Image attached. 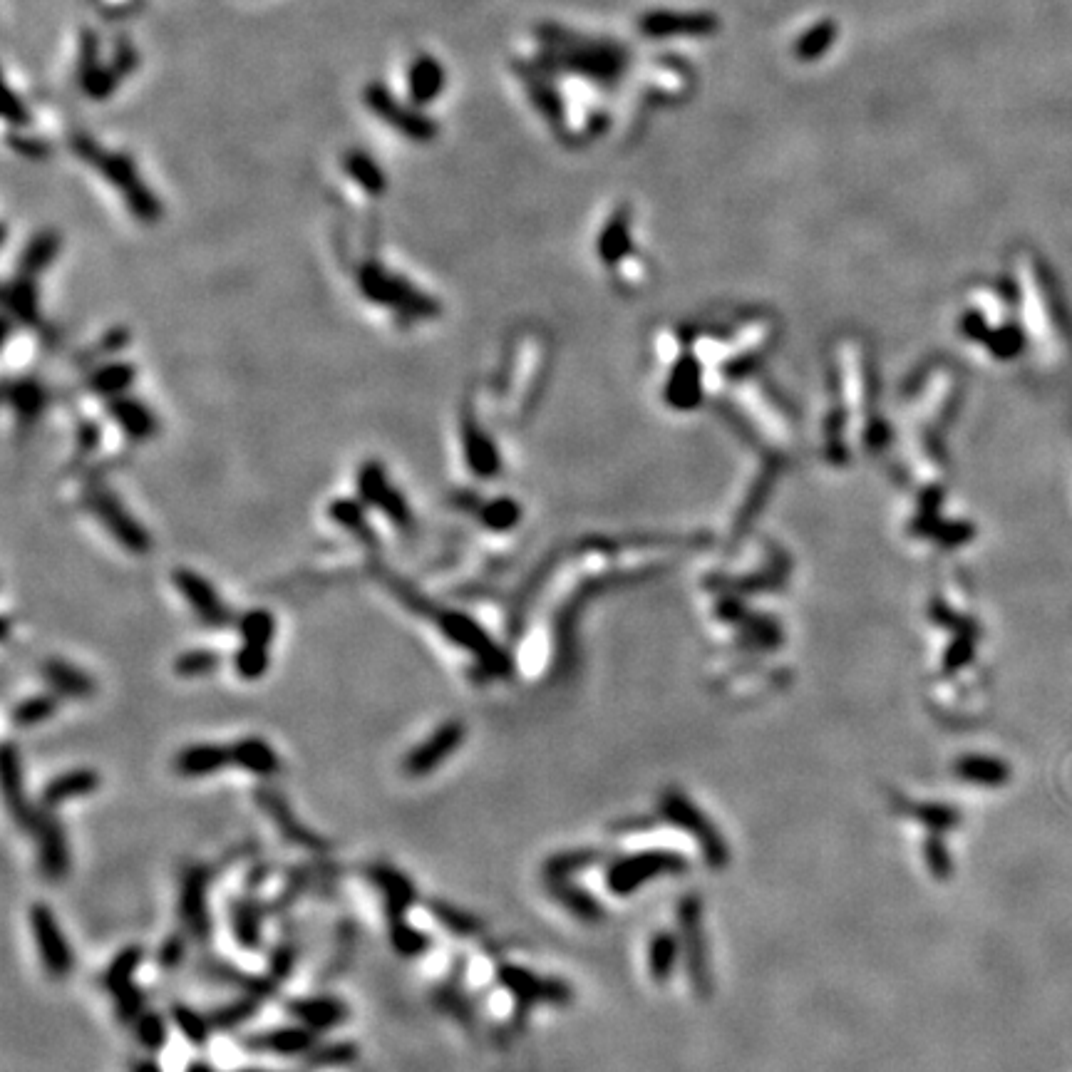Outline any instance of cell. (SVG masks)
<instances>
[{
  "label": "cell",
  "instance_id": "obj_36",
  "mask_svg": "<svg viewBox=\"0 0 1072 1072\" xmlns=\"http://www.w3.org/2000/svg\"><path fill=\"white\" fill-rule=\"evenodd\" d=\"M144 961V948L142 946H127L117 953L110 961V966L102 973V988L107 993H117L125 986L134 983V973L142 966Z\"/></svg>",
  "mask_w": 1072,
  "mask_h": 1072
},
{
  "label": "cell",
  "instance_id": "obj_17",
  "mask_svg": "<svg viewBox=\"0 0 1072 1072\" xmlns=\"http://www.w3.org/2000/svg\"><path fill=\"white\" fill-rule=\"evenodd\" d=\"M460 435H462V452H465V462H467L469 472L477 474L479 479L497 477L499 469H502L499 450L492 442V437L482 430V425H479L477 417H474L472 412H465V415H462Z\"/></svg>",
  "mask_w": 1072,
  "mask_h": 1072
},
{
  "label": "cell",
  "instance_id": "obj_30",
  "mask_svg": "<svg viewBox=\"0 0 1072 1072\" xmlns=\"http://www.w3.org/2000/svg\"><path fill=\"white\" fill-rule=\"evenodd\" d=\"M63 251V236L55 229H43L28 239L18 256V273L28 278H38L40 273L48 271L58 261Z\"/></svg>",
  "mask_w": 1072,
  "mask_h": 1072
},
{
  "label": "cell",
  "instance_id": "obj_18",
  "mask_svg": "<svg viewBox=\"0 0 1072 1072\" xmlns=\"http://www.w3.org/2000/svg\"><path fill=\"white\" fill-rule=\"evenodd\" d=\"M368 879L383 894L388 921L405 919L407 911L417 904V886L400 869L388 867V864H375V867L368 869Z\"/></svg>",
  "mask_w": 1072,
  "mask_h": 1072
},
{
  "label": "cell",
  "instance_id": "obj_15",
  "mask_svg": "<svg viewBox=\"0 0 1072 1072\" xmlns=\"http://www.w3.org/2000/svg\"><path fill=\"white\" fill-rule=\"evenodd\" d=\"M33 837L38 842V864L45 879L63 881L70 871V847L63 832V824L45 809L43 817L33 827Z\"/></svg>",
  "mask_w": 1072,
  "mask_h": 1072
},
{
  "label": "cell",
  "instance_id": "obj_29",
  "mask_svg": "<svg viewBox=\"0 0 1072 1072\" xmlns=\"http://www.w3.org/2000/svg\"><path fill=\"white\" fill-rule=\"evenodd\" d=\"M3 308L5 316L13 318L15 323H23L28 328L40 326V298L35 278L23 276V273L10 278L3 288Z\"/></svg>",
  "mask_w": 1072,
  "mask_h": 1072
},
{
  "label": "cell",
  "instance_id": "obj_44",
  "mask_svg": "<svg viewBox=\"0 0 1072 1072\" xmlns=\"http://www.w3.org/2000/svg\"><path fill=\"white\" fill-rule=\"evenodd\" d=\"M268 648L271 646H261V643H241V648L234 653V658H231V666H234L236 675H239L241 680L264 678L268 666H271Z\"/></svg>",
  "mask_w": 1072,
  "mask_h": 1072
},
{
  "label": "cell",
  "instance_id": "obj_38",
  "mask_svg": "<svg viewBox=\"0 0 1072 1072\" xmlns=\"http://www.w3.org/2000/svg\"><path fill=\"white\" fill-rule=\"evenodd\" d=\"M958 775L968 782H976V785L998 787L1008 782L1010 770L1003 760H996V757H963L958 762Z\"/></svg>",
  "mask_w": 1072,
  "mask_h": 1072
},
{
  "label": "cell",
  "instance_id": "obj_39",
  "mask_svg": "<svg viewBox=\"0 0 1072 1072\" xmlns=\"http://www.w3.org/2000/svg\"><path fill=\"white\" fill-rule=\"evenodd\" d=\"M427 909H430L432 919H435L442 929L450 931L452 936L469 938V936H477L479 931H482L479 919H474V916L467 914V911L457 909V906L447 904V901L432 899V901H427Z\"/></svg>",
  "mask_w": 1072,
  "mask_h": 1072
},
{
  "label": "cell",
  "instance_id": "obj_6",
  "mask_svg": "<svg viewBox=\"0 0 1072 1072\" xmlns=\"http://www.w3.org/2000/svg\"><path fill=\"white\" fill-rule=\"evenodd\" d=\"M363 102L380 122L415 144H430L440 134V125L422 107L400 102L383 82H370L363 90Z\"/></svg>",
  "mask_w": 1072,
  "mask_h": 1072
},
{
  "label": "cell",
  "instance_id": "obj_14",
  "mask_svg": "<svg viewBox=\"0 0 1072 1072\" xmlns=\"http://www.w3.org/2000/svg\"><path fill=\"white\" fill-rule=\"evenodd\" d=\"M244 1048L251 1053H271L281 1055V1058H306L313 1048L318 1045V1033L316 1030L306 1028V1025H286V1028H271L264 1033L246 1035Z\"/></svg>",
  "mask_w": 1072,
  "mask_h": 1072
},
{
  "label": "cell",
  "instance_id": "obj_40",
  "mask_svg": "<svg viewBox=\"0 0 1072 1072\" xmlns=\"http://www.w3.org/2000/svg\"><path fill=\"white\" fill-rule=\"evenodd\" d=\"M264 1001L266 998L259 996V993H246V996H241L239 1001L226 1003V1005H221V1008H216L214 1013L209 1015V1020L216 1030H236L239 1025L249 1023V1020L259 1013L261 1003Z\"/></svg>",
  "mask_w": 1072,
  "mask_h": 1072
},
{
  "label": "cell",
  "instance_id": "obj_47",
  "mask_svg": "<svg viewBox=\"0 0 1072 1072\" xmlns=\"http://www.w3.org/2000/svg\"><path fill=\"white\" fill-rule=\"evenodd\" d=\"M834 40H837V23L824 20V23H817L814 28H809L807 33L802 35L800 43H797V48H795V55L800 60H804V63L817 60L819 55H824L829 48H832Z\"/></svg>",
  "mask_w": 1072,
  "mask_h": 1072
},
{
  "label": "cell",
  "instance_id": "obj_60",
  "mask_svg": "<svg viewBox=\"0 0 1072 1072\" xmlns=\"http://www.w3.org/2000/svg\"><path fill=\"white\" fill-rule=\"evenodd\" d=\"M241 1072H264V1070H241Z\"/></svg>",
  "mask_w": 1072,
  "mask_h": 1072
},
{
  "label": "cell",
  "instance_id": "obj_32",
  "mask_svg": "<svg viewBox=\"0 0 1072 1072\" xmlns=\"http://www.w3.org/2000/svg\"><path fill=\"white\" fill-rule=\"evenodd\" d=\"M134 380H137L134 363H127V360H110V363L92 370L90 378H87V388H90V393H95L97 398L112 400L117 398V395H125L134 385Z\"/></svg>",
  "mask_w": 1072,
  "mask_h": 1072
},
{
  "label": "cell",
  "instance_id": "obj_46",
  "mask_svg": "<svg viewBox=\"0 0 1072 1072\" xmlns=\"http://www.w3.org/2000/svg\"><path fill=\"white\" fill-rule=\"evenodd\" d=\"M134 1035H137V1043L142 1045L149 1053H157L167 1045L169 1040V1023L162 1013H154V1010H144L142 1015L134 1023Z\"/></svg>",
  "mask_w": 1072,
  "mask_h": 1072
},
{
  "label": "cell",
  "instance_id": "obj_51",
  "mask_svg": "<svg viewBox=\"0 0 1072 1072\" xmlns=\"http://www.w3.org/2000/svg\"><path fill=\"white\" fill-rule=\"evenodd\" d=\"M112 998H115L117 1018H120L122 1023H130V1025L137 1023L139 1015L144 1013V991H142V988L130 983V986H125L122 991L112 993Z\"/></svg>",
  "mask_w": 1072,
  "mask_h": 1072
},
{
  "label": "cell",
  "instance_id": "obj_58",
  "mask_svg": "<svg viewBox=\"0 0 1072 1072\" xmlns=\"http://www.w3.org/2000/svg\"><path fill=\"white\" fill-rule=\"evenodd\" d=\"M187 1072H216L214 1068H211L206 1060H192V1063L187 1065Z\"/></svg>",
  "mask_w": 1072,
  "mask_h": 1072
},
{
  "label": "cell",
  "instance_id": "obj_24",
  "mask_svg": "<svg viewBox=\"0 0 1072 1072\" xmlns=\"http://www.w3.org/2000/svg\"><path fill=\"white\" fill-rule=\"evenodd\" d=\"M102 777L97 775L90 767H77V770H67L63 775L53 777L48 785L43 787V795H40V807L55 812L63 804L80 800V797L92 795L95 790H100Z\"/></svg>",
  "mask_w": 1072,
  "mask_h": 1072
},
{
  "label": "cell",
  "instance_id": "obj_3",
  "mask_svg": "<svg viewBox=\"0 0 1072 1072\" xmlns=\"http://www.w3.org/2000/svg\"><path fill=\"white\" fill-rule=\"evenodd\" d=\"M355 283L370 303L388 308L407 321H435L442 313L435 296L417 288L400 273L385 268L380 261H363L355 271Z\"/></svg>",
  "mask_w": 1072,
  "mask_h": 1072
},
{
  "label": "cell",
  "instance_id": "obj_19",
  "mask_svg": "<svg viewBox=\"0 0 1072 1072\" xmlns=\"http://www.w3.org/2000/svg\"><path fill=\"white\" fill-rule=\"evenodd\" d=\"M107 415L132 442H149L159 432V420L152 407L134 395H117L107 400Z\"/></svg>",
  "mask_w": 1072,
  "mask_h": 1072
},
{
  "label": "cell",
  "instance_id": "obj_26",
  "mask_svg": "<svg viewBox=\"0 0 1072 1072\" xmlns=\"http://www.w3.org/2000/svg\"><path fill=\"white\" fill-rule=\"evenodd\" d=\"M40 675L48 683V688L53 690L58 698H72V700H87L95 695V680L90 678V673L82 668H77L75 663L65 661V658H48L40 666Z\"/></svg>",
  "mask_w": 1072,
  "mask_h": 1072
},
{
  "label": "cell",
  "instance_id": "obj_54",
  "mask_svg": "<svg viewBox=\"0 0 1072 1072\" xmlns=\"http://www.w3.org/2000/svg\"><path fill=\"white\" fill-rule=\"evenodd\" d=\"M184 956H187V941H184L182 934H174V936H169L162 946H159L157 963L164 968V971H174V968L182 966Z\"/></svg>",
  "mask_w": 1072,
  "mask_h": 1072
},
{
  "label": "cell",
  "instance_id": "obj_23",
  "mask_svg": "<svg viewBox=\"0 0 1072 1072\" xmlns=\"http://www.w3.org/2000/svg\"><path fill=\"white\" fill-rule=\"evenodd\" d=\"M447 87V70L435 55L420 53L415 55L410 67H407V97L412 105L425 107L435 102Z\"/></svg>",
  "mask_w": 1072,
  "mask_h": 1072
},
{
  "label": "cell",
  "instance_id": "obj_49",
  "mask_svg": "<svg viewBox=\"0 0 1072 1072\" xmlns=\"http://www.w3.org/2000/svg\"><path fill=\"white\" fill-rule=\"evenodd\" d=\"M306 1060L311 1068H335V1065H350L353 1060H358V1048H355L353 1043H345V1040H340V1043L316 1045V1048L306 1055Z\"/></svg>",
  "mask_w": 1072,
  "mask_h": 1072
},
{
  "label": "cell",
  "instance_id": "obj_59",
  "mask_svg": "<svg viewBox=\"0 0 1072 1072\" xmlns=\"http://www.w3.org/2000/svg\"><path fill=\"white\" fill-rule=\"evenodd\" d=\"M134 1072H162L159 1070L157 1063H152V1060H144V1063H139L137 1068H134Z\"/></svg>",
  "mask_w": 1072,
  "mask_h": 1072
},
{
  "label": "cell",
  "instance_id": "obj_5",
  "mask_svg": "<svg viewBox=\"0 0 1072 1072\" xmlns=\"http://www.w3.org/2000/svg\"><path fill=\"white\" fill-rule=\"evenodd\" d=\"M85 507L122 549L137 556L147 554L152 549V534L144 529L142 522L132 517L130 509L105 484H92V487L85 489Z\"/></svg>",
  "mask_w": 1072,
  "mask_h": 1072
},
{
  "label": "cell",
  "instance_id": "obj_12",
  "mask_svg": "<svg viewBox=\"0 0 1072 1072\" xmlns=\"http://www.w3.org/2000/svg\"><path fill=\"white\" fill-rule=\"evenodd\" d=\"M0 772H3V795H5V804H8L10 814H13V819L20 824V827L33 832V827L38 824V819L43 817L45 809L35 807V804L28 800V795H25L23 760H20L13 742H5L3 745V755H0Z\"/></svg>",
  "mask_w": 1072,
  "mask_h": 1072
},
{
  "label": "cell",
  "instance_id": "obj_22",
  "mask_svg": "<svg viewBox=\"0 0 1072 1072\" xmlns=\"http://www.w3.org/2000/svg\"><path fill=\"white\" fill-rule=\"evenodd\" d=\"M514 70L522 77L536 110L544 115V120L549 122L554 130L556 127L561 130V127H564V102H561V95L554 82H551L549 72L541 70L536 63H514Z\"/></svg>",
  "mask_w": 1072,
  "mask_h": 1072
},
{
  "label": "cell",
  "instance_id": "obj_43",
  "mask_svg": "<svg viewBox=\"0 0 1072 1072\" xmlns=\"http://www.w3.org/2000/svg\"><path fill=\"white\" fill-rule=\"evenodd\" d=\"M236 626H239V633L244 641L249 643H261V646H271L273 638H276V631H278V623H276V616H273L268 608H249V611H244L239 616V621H236Z\"/></svg>",
  "mask_w": 1072,
  "mask_h": 1072
},
{
  "label": "cell",
  "instance_id": "obj_31",
  "mask_svg": "<svg viewBox=\"0 0 1072 1072\" xmlns=\"http://www.w3.org/2000/svg\"><path fill=\"white\" fill-rule=\"evenodd\" d=\"M231 755H234V765L241 770L251 772L254 777H268L278 775L281 772V757L273 750L264 737H241L231 745Z\"/></svg>",
  "mask_w": 1072,
  "mask_h": 1072
},
{
  "label": "cell",
  "instance_id": "obj_2",
  "mask_svg": "<svg viewBox=\"0 0 1072 1072\" xmlns=\"http://www.w3.org/2000/svg\"><path fill=\"white\" fill-rule=\"evenodd\" d=\"M70 147L77 159L90 164L97 174H102L112 189L122 194L127 211L134 216V221L144 226H154L162 221L164 206L157 194L144 184L137 164L127 152H112V149L100 147L90 134H75L70 139Z\"/></svg>",
  "mask_w": 1072,
  "mask_h": 1072
},
{
  "label": "cell",
  "instance_id": "obj_56",
  "mask_svg": "<svg viewBox=\"0 0 1072 1072\" xmlns=\"http://www.w3.org/2000/svg\"><path fill=\"white\" fill-rule=\"evenodd\" d=\"M293 966H296V948L293 946H278L276 951L271 953V961H268V973H271V978L276 983L286 981L288 976H291Z\"/></svg>",
  "mask_w": 1072,
  "mask_h": 1072
},
{
  "label": "cell",
  "instance_id": "obj_27",
  "mask_svg": "<svg viewBox=\"0 0 1072 1072\" xmlns=\"http://www.w3.org/2000/svg\"><path fill=\"white\" fill-rule=\"evenodd\" d=\"M328 519H331L335 527H340L343 532L353 536V539H358L360 544L368 546V549H378L380 546L378 532H375L368 519V504L360 497L333 499V502L328 504Z\"/></svg>",
  "mask_w": 1072,
  "mask_h": 1072
},
{
  "label": "cell",
  "instance_id": "obj_7",
  "mask_svg": "<svg viewBox=\"0 0 1072 1072\" xmlns=\"http://www.w3.org/2000/svg\"><path fill=\"white\" fill-rule=\"evenodd\" d=\"M355 489H358V497L363 499L368 507L378 509L395 529L410 532V529L415 527V514H412L410 502H407L405 494L390 482V474L383 462L365 460L363 465L358 467V474H355Z\"/></svg>",
  "mask_w": 1072,
  "mask_h": 1072
},
{
  "label": "cell",
  "instance_id": "obj_28",
  "mask_svg": "<svg viewBox=\"0 0 1072 1072\" xmlns=\"http://www.w3.org/2000/svg\"><path fill=\"white\" fill-rule=\"evenodd\" d=\"M137 65H139V55H137V50H134V45L127 38H120L117 40L115 55H112V63L102 65V70L97 72V75L92 77L82 90H85L90 97H95V100H105V97H110L112 92L122 85V80H125V77L130 75Z\"/></svg>",
  "mask_w": 1072,
  "mask_h": 1072
},
{
  "label": "cell",
  "instance_id": "obj_10",
  "mask_svg": "<svg viewBox=\"0 0 1072 1072\" xmlns=\"http://www.w3.org/2000/svg\"><path fill=\"white\" fill-rule=\"evenodd\" d=\"M209 881L211 869L204 864H194L182 874L179 884V914L189 936L206 943L214 934V921L209 914Z\"/></svg>",
  "mask_w": 1072,
  "mask_h": 1072
},
{
  "label": "cell",
  "instance_id": "obj_13",
  "mask_svg": "<svg viewBox=\"0 0 1072 1072\" xmlns=\"http://www.w3.org/2000/svg\"><path fill=\"white\" fill-rule=\"evenodd\" d=\"M256 804L264 809V812L268 814V819L276 824L278 832H281L288 842L298 844V847L308 849V852H318V854L328 852L331 844L293 817L291 807H288V802L283 800L281 792L271 790V787H259V790H256Z\"/></svg>",
  "mask_w": 1072,
  "mask_h": 1072
},
{
  "label": "cell",
  "instance_id": "obj_50",
  "mask_svg": "<svg viewBox=\"0 0 1072 1072\" xmlns=\"http://www.w3.org/2000/svg\"><path fill=\"white\" fill-rule=\"evenodd\" d=\"M100 70V38H97L90 28H85L80 33V58H77V77H80L82 87Z\"/></svg>",
  "mask_w": 1072,
  "mask_h": 1072
},
{
  "label": "cell",
  "instance_id": "obj_9",
  "mask_svg": "<svg viewBox=\"0 0 1072 1072\" xmlns=\"http://www.w3.org/2000/svg\"><path fill=\"white\" fill-rule=\"evenodd\" d=\"M172 584L174 589L182 594V599L189 603V608L194 611V616L199 618L204 626L209 628H226L231 623H236L239 618L234 616L224 599L219 596V591L214 589L206 576L197 574L192 569H174L172 571Z\"/></svg>",
  "mask_w": 1072,
  "mask_h": 1072
},
{
  "label": "cell",
  "instance_id": "obj_8",
  "mask_svg": "<svg viewBox=\"0 0 1072 1072\" xmlns=\"http://www.w3.org/2000/svg\"><path fill=\"white\" fill-rule=\"evenodd\" d=\"M30 931H33L35 946H38L40 961H43L48 976L55 978V981L70 976L72 963H75L72 961V948L48 904L30 906Z\"/></svg>",
  "mask_w": 1072,
  "mask_h": 1072
},
{
  "label": "cell",
  "instance_id": "obj_55",
  "mask_svg": "<svg viewBox=\"0 0 1072 1072\" xmlns=\"http://www.w3.org/2000/svg\"><path fill=\"white\" fill-rule=\"evenodd\" d=\"M8 144L15 149V152L23 154V157H28V159H35V162L48 159L50 152H53V147H50L45 139L25 137V134H8Z\"/></svg>",
  "mask_w": 1072,
  "mask_h": 1072
},
{
  "label": "cell",
  "instance_id": "obj_21",
  "mask_svg": "<svg viewBox=\"0 0 1072 1072\" xmlns=\"http://www.w3.org/2000/svg\"><path fill=\"white\" fill-rule=\"evenodd\" d=\"M286 1013L296 1018V1023L326 1033V1030L338 1028L350 1018V1008L340 998L333 996H311V998H293L286 1003Z\"/></svg>",
  "mask_w": 1072,
  "mask_h": 1072
},
{
  "label": "cell",
  "instance_id": "obj_34",
  "mask_svg": "<svg viewBox=\"0 0 1072 1072\" xmlns=\"http://www.w3.org/2000/svg\"><path fill=\"white\" fill-rule=\"evenodd\" d=\"M3 395L5 402H8L23 420H35L50 400V393L43 388V383L30 378H8L3 385Z\"/></svg>",
  "mask_w": 1072,
  "mask_h": 1072
},
{
  "label": "cell",
  "instance_id": "obj_25",
  "mask_svg": "<svg viewBox=\"0 0 1072 1072\" xmlns=\"http://www.w3.org/2000/svg\"><path fill=\"white\" fill-rule=\"evenodd\" d=\"M497 978H499V983H502V986L507 988L514 998H517V1003L524 1005V1008L539 1001L559 1003L561 998L566 996V988L561 986V983L539 981V978H534L532 973L517 966H499Z\"/></svg>",
  "mask_w": 1072,
  "mask_h": 1072
},
{
  "label": "cell",
  "instance_id": "obj_42",
  "mask_svg": "<svg viewBox=\"0 0 1072 1072\" xmlns=\"http://www.w3.org/2000/svg\"><path fill=\"white\" fill-rule=\"evenodd\" d=\"M169 1018H172V1023L177 1025L179 1033H182L192 1045L204 1048V1045L209 1043L211 1030H214L209 1015H201L199 1010L189 1008V1005H184V1003H174L172 1010H169Z\"/></svg>",
  "mask_w": 1072,
  "mask_h": 1072
},
{
  "label": "cell",
  "instance_id": "obj_52",
  "mask_svg": "<svg viewBox=\"0 0 1072 1072\" xmlns=\"http://www.w3.org/2000/svg\"><path fill=\"white\" fill-rule=\"evenodd\" d=\"M132 343V335L127 328L117 326V328H110L105 335H102L100 340H97L95 345H92L90 350H87V360L90 358H97V355H107V358H112V355H120L122 350L127 348V345Z\"/></svg>",
  "mask_w": 1072,
  "mask_h": 1072
},
{
  "label": "cell",
  "instance_id": "obj_33",
  "mask_svg": "<svg viewBox=\"0 0 1072 1072\" xmlns=\"http://www.w3.org/2000/svg\"><path fill=\"white\" fill-rule=\"evenodd\" d=\"M343 169L365 194L383 197L388 192V174L365 149H350L343 157Z\"/></svg>",
  "mask_w": 1072,
  "mask_h": 1072
},
{
  "label": "cell",
  "instance_id": "obj_20",
  "mask_svg": "<svg viewBox=\"0 0 1072 1072\" xmlns=\"http://www.w3.org/2000/svg\"><path fill=\"white\" fill-rule=\"evenodd\" d=\"M229 765H234L231 745H219V742H194L174 755V772L187 780L211 777Z\"/></svg>",
  "mask_w": 1072,
  "mask_h": 1072
},
{
  "label": "cell",
  "instance_id": "obj_45",
  "mask_svg": "<svg viewBox=\"0 0 1072 1072\" xmlns=\"http://www.w3.org/2000/svg\"><path fill=\"white\" fill-rule=\"evenodd\" d=\"M219 668L221 653L211 651V648H192V651H184L174 658V673L179 678H204Z\"/></svg>",
  "mask_w": 1072,
  "mask_h": 1072
},
{
  "label": "cell",
  "instance_id": "obj_48",
  "mask_svg": "<svg viewBox=\"0 0 1072 1072\" xmlns=\"http://www.w3.org/2000/svg\"><path fill=\"white\" fill-rule=\"evenodd\" d=\"M477 517L489 532H507L519 522V504L507 497L492 499V502L479 504Z\"/></svg>",
  "mask_w": 1072,
  "mask_h": 1072
},
{
  "label": "cell",
  "instance_id": "obj_16",
  "mask_svg": "<svg viewBox=\"0 0 1072 1072\" xmlns=\"http://www.w3.org/2000/svg\"><path fill=\"white\" fill-rule=\"evenodd\" d=\"M648 38H680V35H710L718 30V18L710 13H675V10H653L638 23Z\"/></svg>",
  "mask_w": 1072,
  "mask_h": 1072
},
{
  "label": "cell",
  "instance_id": "obj_37",
  "mask_svg": "<svg viewBox=\"0 0 1072 1072\" xmlns=\"http://www.w3.org/2000/svg\"><path fill=\"white\" fill-rule=\"evenodd\" d=\"M58 708H60L58 695L38 693V695H30V698L20 700V703L13 708V713H10V720H13L18 728H35V725L48 723V720L58 713Z\"/></svg>",
  "mask_w": 1072,
  "mask_h": 1072
},
{
  "label": "cell",
  "instance_id": "obj_4",
  "mask_svg": "<svg viewBox=\"0 0 1072 1072\" xmlns=\"http://www.w3.org/2000/svg\"><path fill=\"white\" fill-rule=\"evenodd\" d=\"M425 618H432V623L440 628L447 641L460 646L462 651L472 653V658L479 663V668L487 675H492V678L507 675L509 670H512L507 653H504L502 648L489 638V633L484 631L472 616H467V613L432 603Z\"/></svg>",
  "mask_w": 1072,
  "mask_h": 1072
},
{
  "label": "cell",
  "instance_id": "obj_57",
  "mask_svg": "<svg viewBox=\"0 0 1072 1072\" xmlns=\"http://www.w3.org/2000/svg\"><path fill=\"white\" fill-rule=\"evenodd\" d=\"M77 442H80V447L85 452H92L97 445H100V430H97V425H92V422H82L80 430H77Z\"/></svg>",
  "mask_w": 1072,
  "mask_h": 1072
},
{
  "label": "cell",
  "instance_id": "obj_1",
  "mask_svg": "<svg viewBox=\"0 0 1072 1072\" xmlns=\"http://www.w3.org/2000/svg\"><path fill=\"white\" fill-rule=\"evenodd\" d=\"M536 35L544 43V50L534 63L549 75L576 72V75H584L594 82L611 85L626 70L628 55L618 43L586 38V35L571 33L554 23L539 25Z\"/></svg>",
  "mask_w": 1072,
  "mask_h": 1072
},
{
  "label": "cell",
  "instance_id": "obj_35",
  "mask_svg": "<svg viewBox=\"0 0 1072 1072\" xmlns=\"http://www.w3.org/2000/svg\"><path fill=\"white\" fill-rule=\"evenodd\" d=\"M261 914L259 904L254 899H239L231 904V934H234L236 943L246 951H256L264 943V926H261Z\"/></svg>",
  "mask_w": 1072,
  "mask_h": 1072
},
{
  "label": "cell",
  "instance_id": "obj_11",
  "mask_svg": "<svg viewBox=\"0 0 1072 1072\" xmlns=\"http://www.w3.org/2000/svg\"><path fill=\"white\" fill-rule=\"evenodd\" d=\"M465 737L467 730L462 720H447V723H442L425 742H420V745L407 752L405 762H402V770L410 777L430 775V772H435L437 767L445 765V762L460 750Z\"/></svg>",
  "mask_w": 1072,
  "mask_h": 1072
},
{
  "label": "cell",
  "instance_id": "obj_53",
  "mask_svg": "<svg viewBox=\"0 0 1072 1072\" xmlns=\"http://www.w3.org/2000/svg\"><path fill=\"white\" fill-rule=\"evenodd\" d=\"M3 117L8 125L18 127V130H23V127H28L30 122H33V115H30V107L25 105L23 97L18 95V92H13L8 87L5 90V105H3Z\"/></svg>",
  "mask_w": 1072,
  "mask_h": 1072
},
{
  "label": "cell",
  "instance_id": "obj_41",
  "mask_svg": "<svg viewBox=\"0 0 1072 1072\" xmlns=\"http://www.w3.org/2000/svg\"><path fill=\"white\" fill-rule=\"evenodd\" d=\"M388 931L390 946H393L402 958H420L430 951V936H427L425 931L415 929L407 919L388 921Z\"/></svg>",
  "mask_w": 1072,
  "mask_h": 1072
}]
</instances>
